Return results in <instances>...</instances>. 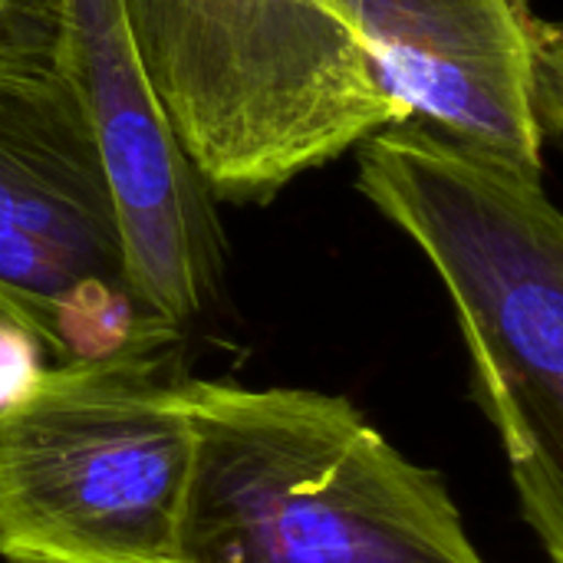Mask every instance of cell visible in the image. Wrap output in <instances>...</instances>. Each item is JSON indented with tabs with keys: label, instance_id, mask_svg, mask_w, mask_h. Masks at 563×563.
Segmentation results:
<instances>
[{
	"label": "cell",
	"instance_id": "cell-1",
	"mask_svg": "<svg viewBox=\"0 0 563 563\" xmlns=\"http://www.w3.org/2000/svg\"><path fill=\"white\" fill-rule=\"evenodd\" d=\"M356 145V188L449 287L525 521L563 563V221L544 168L416 115Z\"/></svg>",
	"mask_w": 563,
	"mask_h": 563
},
{
	"label": "cell",
	"instance_id": "cell-2",
	"mask_svg": "<svg viewBox=\"0 0 563 563\" xmlns=\"http://www.w3.org/2000/svg\"><path fill=\"white\" fill-rule=\"evenodd\" d=\"M175 563H485L435 468L343 396L185 379Z\"/></svg>",
	"mask_w": 563,
	"mask_h": 563
},
{
	"label": "cell",
	"instance_id": "cell-3",
	"mask_svg": "<svg viewBox=\"0 0 563 563\" xmlns=\"http://www.w3.org/2000/svg\"><path fill=\"white\" fill-rule=\"evenodd\" d=\"M145 73L211 195L267 201L406 119L373 76L360 0H122Z\"/></svg>",
	"mask_w": 563,
	"mask_h": 563
},
{
	"label": "cell",
	"instance_id": "cell-4",
	"mask_svg": "<svg viewBox=\"0 0 563 563\" xmlns=\"http://www.w3.org/2000/svg\"><path fill=\"white\" fill-rule=\"evenodd\" d=\"M191 445L162 346L46 366L0 412V558L175 563Z\"/></svg>",
	"mask_w": 563,
	"mask_h": 563
},
{
	"label": "cell",
	"instance_id": "cell-5",
	"mask_svg": "<svg viewBox=\"0 0 563 563\" xmlns=\"http://www.w3.org/2000/svg\"><path fill=\"white\" fill-rule=\"evenodd\" d=\"M0 320L56 363L165 346L129 290L109 181L56 59L53 7L0 30Z\"/></svg>",
	"mask_w": 563,
	"mask_h": 563
},
{
	"label": "cell",
	"instance_id": "cell-6",
	"mask_svg": "<svg viewBox=\"0 0 563 563\" xmlns=\"http://www.w3.org/2000/svg\"><path fill=\"white\" fill-rule=\"evenodd\" d=\"M53 36L109 181L129 290L181 330L208 310L224 274L214 195L168 122L122 0H53Z\"/></svg>",
	"mask_w": 563,
	"mask_h": 563
},
{
	"label": "cell",
	"instance_id": "cell-7",
	"mask_svg": "<svg viewBox=\"0 0 563 563\" xmlns=\"http://www.w3.org/2000/svg\"><path fill=\"white\" fill-rule=\"evenodd\" d=\"M356 26L406 119L544 168L563 125V40L534 0H360Z\"/></svg>",
	"mask_w": 563,
	"mask_h": 563
},
{
	"label": "cell",
	"instance_id": "cell-8",
	"mask_svg": "<svg viewBox=\"0 0 563 563\" xmlns=\"http://www.w3.org/2000/svg\"><path fill=\"white\" fill-rule=\"evenodd\" d=\"M46 373L43 346L20 327L0 320V412L20 406Z\"/></svg>",
	"mask_w": 563,
	"mask_h": 563
},
{
	"label": "cell",
	"instance_id": "cell-9",
	"mask_svg": "<svg viewBox=\"0 0 563 563\" xmlns=\"http://www.w3.org/2000/svg\"><path fill=\"white\" fill-rule=\"evenodd\" d=\"M23 0H0V30L7 26V20L16 13V7H20Z\"/></svg>",
	"mask_w": 563,
	"mask_h": 563
}]
</instances>
